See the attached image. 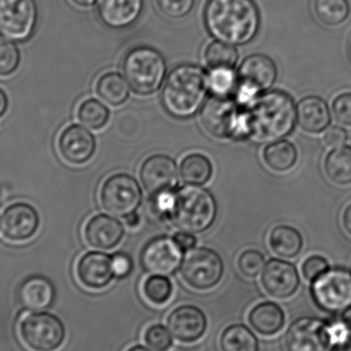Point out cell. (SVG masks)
Here are the masks:
<instances>
[{
	"label": "cell",
	"instance_id": "1",
	"mask_svg": "<svg viewBox=\"0 0 351 351\" xmlns=\"http://www.w3.org/2000/svg\"><path fill=\"white\" fill-rule=\"evenodd\" d=\"M245 139L259 143L280 141L290 135L297 121V107L290 95L271 90L243 107Z\"/></svg>",
	"mask_w": 351,
	"mask_h": 351
},
{
	"label": "cell",
	"instance_id": "2",
	"mask_svg": "<svg viewBox=\"0 0 351 351\" xmlns=\"http://www.w3.org/2000/svg\"><path fill=\"white\" fill-rule=\"evenodd\" d=\"M204 21L216 40L245 45L257 36L261 16L254 0H208Z\"/></svg>",
	"mask_w": 351,
	"mask_h": 351
},
{
	"label": "cell",
	"instance_id": "3",
	"mask_svg": "<svg viewBox=\"0 0 351 351\" xmlns=\"http://www.w3.org/2000/svg\"><path fill=\"white\" fill-rule=\"evenodd\" d=\"M208 90V74L204 70L192 64H182L167 77L162 88V105L176 119H189L204 104Z\"/></svg>",
	"mask_w": 351,
	"mask_h": 351
},
{
	"label": "cell",
	"instance_id": "4",
	"mask_svg": "<svg viewBox=\"0 0 351 351\" xmlns=\"http://www.w3.org/2000/svg\"><path fill=\"white\" fill-rule=\"evenodd\" d=\"M217 210L216 200L210 191L195 185L184 186L175 191L170 218L182 231L199 233L212 226Z\"/></svg>",
	"mask_w": 351,
	"mask_h": 351
},
{
	"label": "cell",
	"instance_id": "5",
	"mask_svg": "<svg viewBox=\"0 0 351 351\" xmlns=\"http://www.w3.org/2000/svg\"><path fill=\"white\" fill-rule=\"evenodd\" d=\"M123 71L132 90L148 96L160 90L167 75L166 60L154 47H134L125 55Z\"/></svg>",
	"mask_w": 351,
	"mask_h": 351
},
{
	"label": "cell",
	"instance_id": "6",
	"mask_svg": "<svg viewBox=\"0 0 351 351\" xmlns=\"http://www.w3.org/2000/svg\"><path fill=\"white\" fill-rule=\"evenodd\" d=\"M243 107L232 97L212 96L202 108L204 129L218 139H245Z\"/></svg>",
	"mask_w": 351,
	"mask_h": 351
},
{
	"label": "cell",
	"instance_id": "7",
	"mask_svg": "<svg viewBox=\"0 0 351 351\" xmlns=\"http://www.w3.org/2000/svg\"><path fill=\"white\" fill-rule=\"evenodd\" d=\"M19 335L31 351H57L65 342L66 329L57 315L35 311L21 319Z\"/></svg>",
	"mask_w": 351,
	"mask_h": 351
},
{
	"label": "cell",
	"instance_id": "8",
	"mask_svg": "<svg viewBox=\"0 0 351 351\" xmlns=\"http://www.w3.org/2000/svg\"><path fill=\"white\" fill-rule=\"evenodd\" d=\"M224 271L222 258L208 247L190 250L180 267L182 280L190 288L197 291H208L218 286Z\"/></svg>",
	"mask_w": 351,
	"mask_h": 351
},
{
	"label": "cell",
	"instance_id": "9",
	"mask_svg": "<svg viewBox=\"0 0 351 351\" xmlns=\"http://www.w3.org/2000/svg\"><path fill=\"white\" fill-rule=\"evenodd\" d=\"M311 282V297L322 311L339 313L351 306L350 270L343 267L329 268Z\"/></svg>",
	"mask_w": 351,
	"mask_h": 351
},
{
	"label": "cell",
	"instance_id": "10",
	"mask_svg": "<svg viewBox=\"0 0 351 351\" xmlns=\"http://www.w3.org/2000/svg\"><path fill=\"white\" fill-rule=\"evenodd\" d=\"M100 202L109 214L125 218L135 213L141 204V187L132 176H110L101 187Z\"/></svg>",
	"mask_w": 351,
	"mask_h": 351
},
{
	"label": "cell",
	"instance_id": "11",
	"mask_svg": "<svg viewBox=\"0 0 351 351\" xmlns=\"http://www.w3.org/2000/svg\"><path fill=\"white\" fill-rule=\"evenodd\" d=\"M287 351H334L329 323L313 317L293 322L285 334Z\"/></svg>",
	"mask_w": 351,
	"mask_h": 351
},
{
	"label": "cell",
	"instance_id": "12",
	"mask_svg": "<svg viewBox=\"0 0 351 351\" xmlns=\"http://www.w3.org/2000/svg\"><path fill=\"white\" fill-rule=\"evenodd\" d=\"M36 23L35 0H0V36L23 43L30 38Z\"/></svg>",
	"mask_w": 351,
	"mask_h": 351
},
{
	"label": "cell",
	"instance_id": "13",
	"mask_svg": "<svg viewBox=\"0 0 351 351\" xmlns=\"http://www.w3.org/2000/svg\"><path fill=\"white\" fill-rule=\"evenodd\" d=\"M183 252L174 239L156 237L146 243L140 262L143 269L152 276H173L181 267Z\"/></svg>",
	"mask_w": 351,
	"mask_h": 351
},
{
	"label": "cell",
	"instance_id": "14",
	"mask_svg": "<svg viewBox=\"0 0 351 351\" xmlns=\"http://www.w3.org/2000/svg\"><path fill=\"white\" fill-rule=\"evenodd\" d=\"M40 218L34 206L27 202H14L4 208L0 221L2 235L12 243H25L36 235Z\"/></svg>",
	"mask_w": 351,
	"mask_h": 351
},
{
	"label": "cell",
	"instance_id": "15",
	"mask_svg": "<svg viewBox=\"0 0 351 351\" xmlns=\"http://www.w3.org/2000/svg\"><path fill=\"white\" fill-rule=\"evenodd\" d=\"M262 287L272 298H292L300 288L298 270L290 262L270 259L264 266L260 278Z\"/></svg>",
	"mask_w": 351,
	"mask_h": 351
},
{
	"label": "cell",
	"instance_id": "16",
	"mask_svg": "<svg viewBox=\"0 0 351 351\" xmlns=\"http://www.w3.org/2000/svg\"><path fill=\"white\" fill-rule=\"evenodd\" d=\"M167 326L176 340L182 343H193L206 334L208 317L196 305H180L171 311Z\"/></svg>",
	"mask_w": 351,
	"mask_h": 351
},
{
	"label": "cell",
	"instance_id": "17",
	"mask_svg": "<svg viewBox=\"0 0 351 351\" xmlns=\"http://www.w3.org/2000/svg\"><path fill=\"white\" fill-rule=\"evenodd\" d=\"M58 152L68 164H86L96 152V139L88 130L80 125L64 128L57 140Z\"/></svg>",
	"mask_w": 351,
	"mask_h": 351
},
{
	"label": "cell",
	"instance_id": "18",
	"mask_svg": "<svg viewBox=\"0 0 351 351\" xmlns=\"http://www.w3.org/2000/svg\"><path fill=\"white\" fill-rule=\"evenodd\" d=\"M278 77V68L271 58L254 53L243 60L237 71V86L256 94L269 90Z\"/></svg>",
	"mask_w": 351,
	"mask_h": 351
},
{
	"label": "cell",
	"instance_id": "19",
	"mask_svg": "<svg viewBox=\"0 0 351 351\" xmlns=\"http://www.w3.org/2000/svg\"><path fill=\"white\" fill-rule=\"evenodd\" d=\"M140 178L150 196L174 190L178 181V169L170 156L156 154L144 160Z\"/></svg>",
	"mask_w": 351,
	"mask_h": 351
},
{
	"label": "cell",
	"instance_id": "20",
	"mask_svg": "<svg viewBox=\"0 0 351 351\" xmlns=\"http://www.w3.org/2000/svg\"><path fill=\"white\" fill-rule=\"evenodd\" d=\"M76 276L90 290H103L115 278L111 257L101 252L84 254L76 264Z\"/></svg>",
	"mask_w": 351,
	"mask_h": 351
},
{
	"label": "cell",
	"instance_id": "21",
	"mask_svg": "<svg viewBox=\"0 0 351 351\" xmlns=\"http://www.w3.org/2000/svg\"><path fill=\"white\" fill-rule=\"evenodd\" d=\"M144 0H98L97 12L101 22L108 28L125 29L139 20Z\"/></svg>",
	"mask_w": 351,
	"mask_h": 351
},
{
	"label": "cell",
	"instance_id": "22",
	"mask_svg": "<svg viewBox=\"0 0 351 351\" xmlns=\"http://www.w3.org/2000/svg\"><path fill=\"white\" fill-rule=\"evenodd\" d=\"M125 234L123 224L107 215H96L86 222L84 237L88 245L98 250L117 247Z\"/></svg>",
	"mask_w": 351,
	"mask_h": 351
},
{
	"label": "cell",
	"instance_id": "23",
	"mask_svg": "<svg viewBox=\"0 0 351 351\" xmlns=\"http://www.w3.org/2000/svg\"><path fill=\"white\" fill-rule=\"evenodd\" d=\"M297 123L306 133H323L331 123L327 103L319 97L302 99L297 105Z\"/></svg>",
	"mask_w": 351,
	"mask_h": 351
},
{
	"label": "cell",
	"instance_id": "24",
	"mask_svg": "<svg viewBox=\"0 0 351 351\" xmlns=\"http://www.w3.org/2000/svg\"><path fill=\"white\" fill-rule=\"evenodd\" d=\"M247 322L252 329L260 335L274 336L284 329L286 315L278 303L263 301L250 311Z\"/></svg>",
	"mask_w": 351,
	"mask_h": 351
},
{
	"label": "cell",
	"instance_id": "25",
	"mask_svg": "<svg viewBox=\"0 0 351 351\" xmlns=\"http://www.w3.org/2000/svg\"><path fill=\"white\" fill-rule=\"evenodd\" d=\"M19 296L25 308L40 311L47 308L53 303L55 289L47 278L33 276L21 285Z\"/></svg>",
	"mask_w": 351,
	"mask_h": 351
},
{
	"label": "cell",
	"instance_id": "26",
	"mask_svg": "<svg viewBox=\"0 0 351 351\" xmlns=\"http://www.w3.org/2000/svg\"><path fill=\"white\" fill-rule=\"evenodd\" d=\"M270 249L276 256L292 259L300 254L303 247L301 233L289 225H278L270 231L268 237Z\"/></svg>",
	"mask_w": 351,
	"mask_h": 351
},
{
	"label": "cell",
	"instance_id": "27",
	"mask_svg": "<svg viewBox=\"0 0 351 351\" xmlns=\"http://www.w3.org/2000/svg\"><path fill=\"white\" fill-rule=\"evenodd\" d=\"M221 351H259L260 342L245 324H232L223 330L219 339Z\"/></svg>",
	"mask_w": 351,
	"mask_h": 351
},
{
	"label": "cell",
	"instance_id": "28",
	"mask_svg": "<svg viewBox=\"0 0 351 351\" xmlns=\"http://www.w3.org/2000/svg\"><path fill=\"white\" fill-rule=\"evenodd\" d=\"M263 160L274 172L286 173L296 165L298 152L290 141L280 140L266 146L263 150Z\"/></svg>",
	"mask_w": 351,
	"mask_h": 351
},
{
	"label": "cell",
	"instance_id": "29",
	"mask_svg": "<svg viewBox=\"0 0 351 351\" xmlns=\"http://www.w3.org/2000/svg\"><path fill=\"white\" fill-rule=\"evenodd\" d=\"M130 84L117 72H108L100 76L96 84V93L111 106H121L130 96Z\"/></svg>",
	"mask_w": 351,
	"mask_h": 351
},
{
	"label": "cell",
	"instance_id": "30",
	"mask_svg": "<svg viewBox=\"0 0 351 351\" xmlns=\"http://www.w3.org/2000/svg\"><path fill=\"white\" fill-rule=\"evenodd\" d=\"M326 175L337 185L351 184V146L333 148L325 160Z\"/></svg>",
	"mask_w": 351,
	"mask_h": 351
},
{
	"label": "cell",
	"instance_id": "31",
	"mask_svg": "<svg viewBox=\"0 0 351 351\" xmlns=\"http://www.w3.org/2000/svg\"><path fill=\"white\" fill-rule=\"evenodd\" d=\"M311 10L317 22L328 27L340 26L350 14L348 0H313Z\"/></svg>",
	"mask_w": 351,
	"mask_h": 351
},
{
	"label": "cell",
	"instance_id": "32",
	"mask_svg": "<svg viewBox=\"0 0 351 351\" xmlns=\"http://www.w3.org/2000/svg\"><path fill=\"white\" fill-rule=\"evenodd\" d=\"M212 162L204 154H189L180 165L182 180L189 185H204L212 178Z\"/></svg>",
	"mask_w": 351,
	"mask_h": 351
},
{
	"label": "cell",
	"instance_id": "33",
	"mask_svg": "<svg viewBox=\"0 0 351 351\" xmlns=\"http://www.w3.org/2000/svg\"><path fill=\"white\" fill-rule=\"evenodd\" d=\"M76 115L84 127L90 130H100L108 123L110 111L97 99H88L80 103Z\"/></svg>",
	"mask_w": 351,
	"mask_h": 351
},
{
	"label": "cell",
	"instance_id": "34",
	"mask_svg": "<svg viewBox=\"0 0 351 351\" xmlns=\"http://www.w3.org/2000/svg\"><path fill=\"white\" fill-rule=\"evenodd\" d=\"M239 59V53L234 45L213 41L206 45L204 49V60L210 69L217 68H229L233 69Z\"/></svg>",
	"mask_w": 351,
	"mask_h": 351
},
{
	"label": "cell",
	"instance_id": "35",
	"mask_svg": "<svg viewBox=\"0 0 351 351\" xmlns=\"http://www.w3.org/2000/svg\"><path fill=\"white\" fill-rule=\"evenodd\" d=\"M208 86L213 96L232 97L237 88V74L229 68L210 69Z\"/></svg>",
	"mask_w": 351,
	"mask_h": 351
},
{
	"label": "cell",
	"instance_id": "36",
	"mask_svg": "<svg viewBox=\"0 0 351 351\" xmlns=\"http://www.w3.org/2000/svg\"><path fill=\"white\" fill-rule=\"evenodd\" d=\"M173 284L168 276H150L143 284L146 299L156 305L166 304L173 295Z\"/></svg>",
	"mask_w": 351,
	"mask_h": 351
},
{
	"label": "cell",
	"instance_id": "37",
	"mask_svg": "<svg viewBox=\"0 0 351 351\" xmlns=\"http://www.w3.org/2000/svg\"><path fill=\"white\" fill-rule=\"evenodd\" d=\"M20 51L12 40L0 37V77H8L18 70Z\"/></svg>",
	"mask_w": 351,
	"mask_h": 351
},
{
	"label": "cell",
	"instance_id": "38",
	"mask_svg": "<svg viewBox=\"0 0 351 351\" xmlns=\"http://www.w3.org/2000/svg\"><path fill=\"white\" fill-rule=\"evenodd\" d=\"M265 264V257L258 250H245L237 259L239 272L249 278H257L261 274Z\"/></svg>",
	"mask_w": 351,
	"mask_h": 351
},
{
	"label": "cell",
	"instance_id": "39",
	"mask_svg": "<svg viewBox=\"0 0 351 351\" xmlns=\"http://www.w3.org/2000/svg\"><path fill=\"white\" fill-rule=\"evenodd\" d=\"M173 336L170 330L162 324H154L144 334L146 344L154 351H169L172 348Z\"/></svg>",
	"mask_w": 351,
	"mask_h": 351
},
{
	"label": "cell",
	"instance_id": "40",
	"mask_svg": "<svg viewBox=\"0 0 351 351\" xmlns=\"http://www.w3.org/2000/svg\"><path fill=\"white\" fill-rule=\"evenodd\" d=\"M158 10L173 20L185 18L193 10L195 0H156Z\"/></svg>",
	"mask_w": 351,
	"mask_h": 351
},
{
	"label": "cell",
	"instance_id": "41",
	"mask_svg": "<svg viewBox=\"0 0 351 351\" xmlns=\"http://www.w3.org/2000/svg\"><path fill=\"white\" fill-rule=\"evenodd\" d=\"M332 114L336 123L351 127V92L342 93L334 99Z\"/></svg>",
	"mask_w": 351,
	"mask_h": 351
},
{
	"label": "cell",
	"instance_id": "42",
	"mask_svg": "<svg viewBox=\"0 0 351 351\" xmlns=\"http://www.w3.org/2000/svg\"><path fill=\"white\" fill-rule=\"evenodd\" d=\"M329 269L327 260L322 256L313 255L303 262L301 272L305 280L313 282Z\"/></svg>",
	"mask_w": 351,
	"mask_h": 351
},
{
	"label": "cell",
	"instance_id": "43",
	"mask_svg": "<svg viewBox=\"0 0 351 351\" xmlns=\"http://www.w3.org/2000/svg\"><path fill=\"white\" fill-rule=\"evenodd\" d=\"M152 210L154 214L158 216L170 217L171 212L174 206L175 191L164 192V193L158 194L156 196H152Z\"/></svg>",
	"mask_w": 351,
	"mask_h": 351
},
{
	"label": "cell",
	"instance_id": "44",
	"mask_svg": "<svg viewBox=\"0 0 351 351\" xmlns=\"http://www.w3.org/2000/svg\"><path fill=\"white\" fill-rule=\"evenodd\" d=\"M112 270L117 278H125L132 274L134 268L133 260L127 254L117 253L111 256Z\"/></svg>",
	"mask_w": 351,
	"mask_h": 351
},
{
	"label": "cell",
	"instance_id": "45",
	"mask_svg": "<svg viewBox=\"0 0 351 351\" xmlns=\"http://www.w3.org/2000/svg\"><path fill=\"white\" fill-rule=\"evenodd\" d=\"M328 323H329V333L334 348H336L341 346L350 337L351 329L343 319H335V321L328 322Z\"/></svg>",
	"mask_w": 351,
	"mask_h": 351
},
{
	"label": "cell",
	"instance_id": "46",
	"mask_svg": "<svg viewBox=\"0 0 351 351\" xmlns=\"http://www.w3.org/2000/svg\"><path fill=\"white\" fill-rule=\"evenodd\" d=\"M348 141V133L342 128L334 125L324 134L323 142L327 147L336 148L344 145Z\"/></svg>",
	"mask_w": 351,
	"mask_h": 351
},
{
	"label": "cell",
	"instance_id": "47",
	"mask_svg": "<svg viewBox=\"0 0 351 351\" xmlns=\"http://www.w3.org/2000/svg\"><path fill=\"white\" fill-rule=\"evenodd\" d=\"M177 245L181 247L183 251H190L194 249L196 245V239L192 235V233L182 231V232L176 233L174 237Z\"/></svg>",
	"mask_w": 351,
	"mask_h": 351
},
{
	"label": "cell",
	"instance_id": "48",
	"mask_svg": "<svg viewBox=\"0 0 351 351\" xmlns=\"http://www.w3.org/2000/svg\"><path fill=\"white\" fill-rule=\"evenodd\" d=\"M10 106V101H8V94L5 90L0 88V119L6 114Z\"/></svg>",
	"mask_w": 351,
	"mask_h": 351
},
{
	"label": "cell",
	"instance_id": "49",
	"mask_svg": "<svg viewBox=\"0 0 351 351\" xmlns=\"http://www.w3.org/2000/svg\"><path fill=\"white\" fill-rule=\"evenodd\" d=\"M342 223H343L344 228L348 231V234L351 235V204L346 206L342 215Z\"/></svg>",
	"mask_w": 351,
	"mask_h": 351
},
{
	"label": "cell",
	"instance_id": "50",
	"mask_svg": "<svg viewBox=\"0 0 351 351\" xmlns=\"http://www.w3.org/2000/svg\"><path fill=\"white\" fill-rule=\"evenodd\" d=\"M140 220L141 219H140L139 215L136 214V213L125 217V223H127L128 226L132 227V228L138 226L140 224Z\"/></svg>",
	"mask_w": 351,
	"mask_h": 351
},
{
	"label": "cell",
	"instance_id": "51",
	"mask_svg": "<svg viewBox=\"0 0 351 351\" xmlns=\"http://www.w3.org/2000/svg\"><path fill=\"white\" fill-rule=\"evenodd\" d=\"M70 1L77 8H86L96 4L98 0H70Z\"/></svg>",
	"mask_w": 351,
	"mask_h": 351
},
{
	"label": "cell",
	"instance_id": "52",
	"mask_svg": "<svg viewBox=\"0 0 351 351\" xmlns=\"http://www.w3.org/2000/svg\"><path fill=\"white\" fill-rule=\"evenodd\" d=\"M335 351H351V335L346 342L335 348Z\"/></svg>",
	"mask_w": 351,
	"mask_h": 351
},
{
	"label": "cell",
	"instance_id": "53",
	"mask_svg": "<svg viewBox=\"0 0 351 351\" xmlns=\"http://www.w3.org/2000/svg\"><path fill=\"white\" fill-rule=\"evenodd\" d=\"M341 319H343L348 326H350L351 329V306L348 307L346 311H343V315H342Z\"/></svg>",
	"mask_w": 351,
	"mask_h": 351
},
{
	"label": "cell",
	"instance_id": "54",
	"mask_svg": "<svg viewBox=\"0 0 351 351\" xmlns=\"http://www.w3.org/2000/svg\"><path fill=\"white\" fill-rule=\"evenodd\" d=\"M127 351H154L150 348H147V346H141V344H138V346H132Z\"/></svg>",
	"mask_w": 351,
	"mask_h": 351
},
{
	"label": "cell",
	"instance_id": "55",
	"mask_svg": "<svg viewBox=\"0 0 351 351\" xmlns=\"http://www.w3.org/2000/svg\"><path fill=\"white\" fill-rule=\"evenodd\" d=\"M350 58H351V41H350Z\"/></svg>",
	"mask_w": 351,
	"mask_h": 351
}]
</instances>
